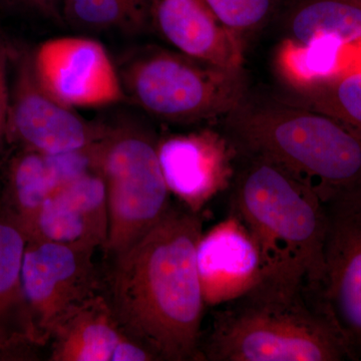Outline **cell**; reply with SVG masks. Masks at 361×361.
<instances>
[{
	"instance_id": "1",
	"label": "cell",
	"mask_w": 361,
	"mask_h": 361,
	"mask_svg": "<svg viewBox=\"0 0 361 361\" xmlns=\"http://www.w3.org/2000/svg\"><path fill=\"white\" fill-rule=\"evenodd\" d=\"M200 213L171 207L144 236L114 258L106 297L118 326L157 360L200 361L206 308L197 246Z\"/></svg>"
},
{
	"instance_id": "2",
	"label": "cell",
	"mask_w": 361,
	"mask_h": 361,
	"mask_svg": "<svg viewBox=\"0 0 361 361\" xmlns=\"http://www.w3.org/2000/svg\"><path fill=\"white\" fill-rule=\"evenodd\" d=\"M245 157L231 186L230 207L260 247L265 283L319 296L324 279L326 204L273 161Z\"/></svg>"
},
{
	"instance_id": "3",
	"label": "cell",
	"mask_w": 361,
	"mask_h": 361,
	"mask_svg": "<svg viewBox=\"0 0 361 361\" xmlns=\"http://www.w3.org/2000/svg\"><path fill=\"white\" fill-rule=\"evenodd\" d=\"M224 118L225 134L240 155L277 164L325 204L361 188V137L331 116L248 92Z\"/></svg>"
},
{
	"instance_id": "4",
	"label": "cell",
	"mask_w": 361,
	"mask_h": 361,
	"mask_svg": "<svg viewBox=\"0 0 361 361\" xmlns=\"http://www.w3.org/2000/svg\"><path fill=\"white\" fill-rule=\"evenodd\" d=\"M262 285L218 307L202 337L200 360L339 361L350 360L338 327L320 299ZM312 296V295H311Z\"/></svg>"
},
{
	"instance_id": "5",
	"label": "cell",
	"mask_w": 361,
	"mask_h": 361,
	"mask_svg": "<svg viewBox=\"0 0 361 361\" xmlns=\"http://www.w3.org/2000/svg\"><path fill=\"white\" fill-rule=\"evenodd\" d=\"M121 73L126 96L170 123L225 118L248 94L243 71L224 70L155 47L130 56Z\"/></svg>"
},
{
	"instance_id": "6",
	"label": "cell",
	"mask_w": 361,
	"mask_h": 361,
	"mask_svg": "<svg viewBox=\"0 0 361 361\" xmlns=\"http://www.w3.org/2000/svg\"><path fill=\"white\" fill-rule=\"evenodd\" d=\"M157 146L149 133L130 126L109 127L102 140L99 172L106 183L110 223L104 251L111 260L160 222L172 207Z\"/></svg>"
},
{
	"instance_id": "7",
	"label": "cell",
	"mask_w": 361,
	"mask_h": 361,
	"mask_svg": "<svg viewBox=\"0 0 361 361\" xmlns=\"http://www.w3.org/2000/svg\"><path fill=\"white\" fill-rule=\"evenodd\" d=\"M94 253L58 242L27 240L21 282L33 324L45 348L61 318L102 293Z\"/></svg>"
},
{
	"instance_id": "8",
	"label": "cell",
	"mask_w": 361,
	"mask_h": 361,
	"mask_svg": "<svg viewBox=\"0 0 361 361\" xmlns=\"http://www.w3.org/2000/svg\"><path fill=\"white\" fill-rule=\"evenodd\" d=\"M325 272L319 298L350 360L361 358V188L326 203Z\"/></svg>"
},
{
	"instance_id": "9",
	"label": "cell",
	"mask_w": 361,
	"mask_h": 361,
	"mask_svg": "<svg viewBox=\"0 0 361 361\" xmlns=\"http://www.w3.org/2000/svg\"><path fill=\"white\" fill-rule=\"evenodd\" d=\"M16 66L6 142L51 156L87 148L104 139L108 126L85 121L44 89L33 68L32 54H20Z\"/></svg>"
},
{
	"instance_id": "10",
	"label": "cell",
	"mask_w": 361,
	"mask_h": 361,
	"mask_svg": "<svg viewBox=\"0 0 361 361\" xmlns=\"http://www.w3.org/2000/svg\"><path fill=\"white\" fill-rule=\"evenodd\" d=\"M44 89L71 109L99 108L125 99L122 80L101 42L87 37L49 39L32 54Z\"/></svg>"
},
{
	"instance_id": "11",
	"label": "cell",
	"mask_w": 361,
	"mask_h": 361,
	"mask_svg": "<svg viewBox=\"0 0 361 361\" xmlns=\"http://www.w3.org/2000/svg\"><path fill=\"white\" fill-rule=\"evenodd\" d=\"M157 149L169 191L192 212L231 188L240 154L226 134L202 129L168 135Z\"/></svg>"
},
{
	"instance_id": "12",
	"label": "cell",
	"mask_w": 361,
	"mask_h": 361,
	"mask_svg": "<svg viewBox=\"0 0 361 361\" xmlns=\"http://www.w3.org/2000/svg\"><path fill=\"white\" fill-rule=\"evenodd\" d=\"M197 267L206 307H220L265 283L266 266L250 230L234 213L203 232Z\"/></svg>"
},
{
	"instance_id": "13",
	"label": "cell",
	"mask_w": 361,
	"mask_h": 361,
	"mask_svg": "<svg viewBox=\"0 0 361 361\" xmlns=\"http://www.w3.org/2000/svg\"><path fill=\"white\" fill-rule=\"evenodd\" d=\"M149 23L177 51L232 71H243L246 42L204 0H149Z\"/></svg>"
},
{
	"instance_id": "14",
	"label": "cell",
	"mask_w": 361,
	"mask_h": 361,
	"mask_svg": "<svg viewBox=\"0 0 361 361\" xmlns=\"http://www.w3.org/2000/svg\"><path fill=\"white\" fill-rule=\"evenodd\" d=\"M106 183L99 172L52 192L35 221L30 239L47 240L96 251L109 237Z\"/></svg>"
},
{
	"instance_id": "15",
	"label": "cell",
	"mask_w": 361,
	"mask_h": 361,
	"mask_svg": "<svg viewBox=\"0 0 361 361\" xmlns=\"http://www.w3.org/2000/svg\"><path fill=\"white\" fill-rule=\"evenodd\" d=\"M47 346L49 361H156L118 326L104 292L61 318Z\"/></svg>"
},
{
	"instance_id": "16",
	"label": "cell",
	"mask_w": 361,
	"mask_h": 361,
	"mask_svg": "<svg viewBox=\"0 0 361 361\" xmlns=\"http://www.w3.org/2000/svg\"><path fill=\"white\" fill-rule=\"evenodd\" d=\"M27 236L0 203V361L37 360L45 346L21 282Z\"/></svg>"
},
{
	"instance_id": "17",
	"label": "cell",
	"mask_w": 361,
	"mask_h": 361,
	"mask_svg": "<svg viewBox=\"0 0 361 361\" xmlns=\"http://www.w3.org/2000/svg\"><path fill=\"white\" fill-rule=\"evenodd\" d=\"M54 191L44 155L20 148L0 168V203L27 236Z\"/></svg>"
},
{
	"instance_id": "18",
	"label": "cell",
	"mask_w": 361,
	"mask_h": 361,
	"mask_svg": "<svg viewBox=\"0 0 361 361\" xmlns=\"http://www.w3.org/2000/svg\"><path fill=\"white\" fill-rule=\"evenodd\" d=\"M353 49L355 47L329 37L307 42L286 39L278 49L275 66L289 92H298L336 73L355 70L348 59Z\"/></svg>"
},
{
	"instance_id": "19",
	"label": "cell",
	"mask_w": 361,
	"mask_h": 361,
	"mask_svg": "<svg viewBox=\"0 0 361 361\" xmlns=\"http://www.w3.org/2000/svg\"><path fill=\"white\" fill-rule=\"evenodd\" d=\"M287 39L307 42L329 37L361 47L360 0H296L284 20Z\"/></svg>"
},
{
	"instance_id": "20",
	"label": "cell",
	"mask_w": 361,
	"mask_h": 361,
	"mask_svg": "<svg viewBox=\"0 0 361 361\" xmlns=\"http://www.w3.org/2000/svg\"><path fill=\"white\" fill-rule=\"evenodd\" d=\"M286 99L331 116L361 137V68L336 73Z\"/></svg>"
},
{
	"instance_id": "21",
	"label": "cell",
	"mask_w": 361,
	"mask_h": 361,
	"mask_svg": "<svg viewBox=\"0 0 361 361\" xmlns=\"http://www.w3.org/2000/svg\"><path fill=\"white\" fill-rule=\"evenodd\" d=\"M61 18L80 30L142 32L149 23V0H63Z\"/></svg>"
},
{
	"instance_id": "22",
	"label": "cell",
	"mask_w": 361,
	"mask_h": 361,
	"mask_svg": "<svg viewBox=\"0 0 361 361\" xmlns=\"http://www.w3.org/2000/svg\"><path fill=\"white\" fill-rule=\"evenodd\" d=\"M211 11L244 40L264 28L279 7L280 0H204Z\"/></svg>"
},
{
	"instance_id": "23",
	"label": "cell",
	"mask_w": 361,
	"mask_h": 361,
	"mask_svg": "<svg viewBox=\"0 0 361 361\" xmlns=\"http://www.w3.org/2000/svg\"><path fill=\"white\" fill-rule=\"evenodd\" d=\"M101 142L84 149L44 156L54 191L92 172H99Z\"/></svg>"
},
{
	"instance_id": "24",
	"label": "cell",
	"mask_w": 361,
	"mask_h": 361,
	"mask_svg": "<svg viewBox=\"0 0 361 361\" xmlns=\"http://www.w3.org/2000/svg\"><path fill=\"white\" fill-rule=\"evenodd\" d=\"M11 59V49L0 37V155L6 142L8 125L11 89L8 85V66Z\"/></svg>"
},
{
	"instance_id": "25",
	"label": "cell",
	"mask_w": 361,
	"mask_h": 361,
	"mask_svg": "<svg viewBox=\"0 0 361 361\" xmlns=\"http://www.w3.org/2000/svg\"><path fill=\"white\" fill-rule=\"evenodd\" d=\"M18 1L49 18H61L63 0H18Z\"/></svg>"
},
{
	"instance_id": "26",
	"label": "cell",
	"mask_w": 361,
	"mask_h": 361,
	"mask_svg": "<svg viewBox=\"0 0 361 361\" xmlns=\"http://www.w3.org/2000/svg\"><path fill=\"white\" fill-rule=\"evenodd\" d=\"M360 1H361V0H360Z\"/></svg>"
}]
</instances>
